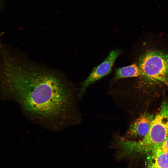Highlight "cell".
Wrapping results in <instances>:
<instances>
[{
  "instance_id": "9",
  "label": "cell",
  "mask_w": 168,
  "mask_h": 168,
  "mask_svg": "<svg viewBox=\"0 0 168 168\" xmlns=\"http://www.w3.org/2000/svg\"><path fill=\"white\" fill-rule=\"evenodd\" d=\"M2 2H1V0H0V10L1 9V7H2Z\"/></svg>"
},
{
  "instance_id": "4",
  "label": "cell",
  "mask_w": 168,
  "mask_h": 168,
  "mask_svg": "<svg viewBox=\"0 0 168 168\" xmlns=\"http://www.w3.org/2000/svg\"><path fill=\"white\" fill-rule=\"evenodd\" d=\"M121 52L120 49L112 50L100 64L94 68L82 82L78 94L79 98H81L88 86L111 73L114 64Z\"/></svg>"
},
{
  "instance_id": "3",
  "label": "cell",
  "mask_w": 168,
  "mask_h": 168,
  "mask_svg": "<svg viewBox=\"0 0 168 168\" xmlns=\"http://www.w3.org/2000/svg\"><path fill=\"white\" fill-rule=\"evenodd\" d=\"M140 82L166 83L168 81V55L155 50L149 51L139 58Z\"/></svg>"
},
{
  "instance_id": "6",
  "label": "cell",
  "mask_w": 168,
  "mask_h": 168,
  "mask_svg": "<svg viewBox=\"0 0 168 168\" xmlns=\"http://www.w3.org/2000/svg\"><path fill=\"white\" fill-rule=\"evenodd\" d=\"M147 168H168V152H151L147 154Z\"/></svg>"
},
{
  "instance_id": "8",
  "label": "cell",
  "mask_w": 168,
  "mask_h": 168,
  "mask_svg": "<svg viewBox=\"0 0 168 168\" xmlns=\"http://www.w3.org/2000/svg\"><path fill=\"white\" fill-rule=\"evenodd\" d=\"M153 151L168 152V137L163 142L154 148L151 152Z\"/></svg>"
},
{
  "instance_id": "2",
  "label": "cell",
  "mask_w": 168,
  "mask_h": 168,
  "mask_svg": "<svg viewBox=\"0 0 168 168\" xmlns=\"http://www.w3.org/2000/svg\"><path fill=\"white\" fill-rule=\"evenodd\" d=\"M168 137V101L162 102L154 116L147 134L138 141L118 137L116 143L121 156L147 153L163 142Z\"/></svg>"
},
{
  "instance_id": "1",
  "label": "cell",
  "mask_w": 168,
  "mask_h": 168,
  "mask_svg": "<svg viewBox=\"0 0 168 168\" xmlns=\"http://www.w3.org/2000/svg\"><path fill=\"white\" fill-rule=\"evenodd\" d=\"M0 81L5 91L13 93L29 114L41 120H63L72 108V92L65 80L17 57L3 65Z\"/></svg>"
},
{
  "instance_id": "5",
  "label": "cell",
  "mask_w": 168,
  "mask_h": 168,
  "mask_svg": "<svg viewBox=\"0 0 168 168\" xmlns=\"http://www.w3.org/2000/svg\"><path fill=\"white\" fill-rule=\"evenodd\" d=\"M153 114L145 113L136 119L129 126L125 138L129 140L141 138L146 136L149 130L154 118Z\"/></svg>"
},
{
  "instance_id": "7",
  "label": "cell",
  "mask_w": 168,
  "mask_h": 168,
  "mask_svg": "<svg viewBox=\"0 0 168 168\" xmlns=\"http://www.w3.org/2000/svg\"><path fill=\"white\" fill-rule=\"evenodd\" d=\"M140 75V71L138 65L135 63L128 66L120 68L116 70L112 79L111 85L122 79L137 77Z\"/></svg>"
}]
</instances>
